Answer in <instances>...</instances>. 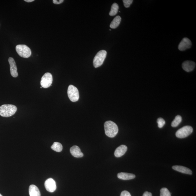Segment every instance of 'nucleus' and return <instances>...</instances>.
<instances>
[{
  "mask_svg": "<svg viewBox=\"0 0 196 196\" xmlns=\"http://www.w3.org/2000/svg\"><path fill=\"white\" fill-rule=\"evenodd\" d=\"M104 129L106 135L108 137H115L118 133V128L116 124L111 121H107L104 123Z\"/></svg>",
  "mask_w": 196,
  "mask_h": 196,
  "instance_id": "1",
  "label": "nucleus"
},
{
  "mask_svg": "<svg viewBox=\"0 0 196 196\" xmlns=\"http://www.w3.org/2000/svg\"><path fill=\"white\" fill-rule=\"evenodd\" d=\"M17 107L13 105L4 104L0 106V116L8 117L14 115L17 111Z\"/></svg>",
  "mask_w": 196,
  "mask_h": 196,
  "instance_id": "2",
  "label": "nucleus"
},
{
  "mask_svg": "<svg viewBox=\"0 0 196 196\" xmlns=\"http://www.w3.org/2000/svg\"><path fill=\"white\" fill-rule=\"evenodd\" d=\"M107 55V52L105 50H101L99 51L95 56L93 64L94 67L97 68L101 66L105 59Z\"/></svg>",
  "mask_w": 196,
  "mask_h": 196,
  "instance_id": "3",
  "label": "nucleus"
},
{
  "mask_svg": "<svg viewBox=\"0 0 196 196\" xmlns=\"http://www.w3.org/2000/svg\"><path fill=\"white\" fill-rule=\"evenodd\" d=\"M17 53L20 57L28 58L31 55V51L30 48L26 45L19 44L16 46Z\"/></svg>",
  "mask_w": 196,
  "mask_h": 196,
  "instance_id": "4",
  "label": "nucleus"
},
{
  "mask_svg": "<svg viewBox=\"0 0 196 196\" xmlns=\"http://www.w3.org/2000/svg\"><path fill=\"white\" fill-rule=\"evenodd\" d=\"M193 131V128L191 126H186L178 130L176 135L178 138L183 139L190 135Z\"/></svg>",
  "mask_w": 196,
  "mask_h": 196,
  "instance_id": "5",
  "label": "nucleus"
},
{
  "mask_svg": "<svg viewBox=\"0 0 196 196\" xmlns=\"http://www.w3.org/2000/svg\"><path fill=\"white\" fill-rule=\"evenodd\" d=\"M68 95L71 102H75L78 101L79 94L78 89L73 85H70L68 89Z\"/></svg>",
  "mask_w": 196,
  "mask_h": 196,
  "instance_id": "6",
  "label": "nucleus"
},
{
  "mask_svg": "<svg viewBox=\"0 0 196 196\" xmlns=\"http://www.w3.org/2000/svg\"><path fill=\"white\" fill-rule=\"evenodd\" d=\"M53 81V77L51 73H46L42 76L40 81V84L43 88H47L51 85Z\"/></svg>",
  "mask_w": 196,
  "mask_h": 196,
  "instance_id": "7",
  "label": "nucleus"
},
{
  "mask_svg": "<svg viewBox=\"0 0 196 196\" xmlns=\"http://www.w3.org/2000/svg\"><path fill=\"white\" fill-rule=\"evenodd\" d=\"M44 185L46 190L50 193H53L56 189V182L52 178H50L46 180Z\"/></svg>",
  "mask_w": 196,
  "mask_h": 196,
  "instance_id": "8",
  "label": "nucleus"
},
{
  "mask_svg": "<svg viewBox=\"0 0 196 196\" xmlns=\"http://www.w3.org/2000/svg\"><path fill=\"white\" fill-rule=\"evenodd\" d=\"M192 46V43L189 39L184 38L178 46V49L180 51H184L186 50L189 49Z\"/></svg>",
  "mask_w": 196,
  "mask_h": 196,
  "instance_id": "9",
  "label": "nucleus"
},
{
  "mask_svg": "<svg viewBox=\"0 0 196 196\" xmlns=\"http://www.w3.org/2000/svg\"><path fill=\"white\" fill-rule=\"evenodd\" d=\"M9 62L10 65L11 74L13 77H17L18 76V73L17 72V68L16 63L13 57H9Z\"/></svg>",
  "mask_w": 196,
  "mask_h": 196,
  "instance_id": "10",
  "label": "nucleus"
},
{
  "mask_svg": "<svg viewBox=\"0 0 196 196\" xmlns=\"http://www.w3.org/2000/svg\"><path fill=\"white\" fill-rule=\"evenodd\" d=\"M196 66L194 62L191 61H186L182 64V67L184 70L187 72H190L193 71Z\"/></svg>",
  "mask_w": 196,
  "mask_h": 196,
  "instance_id": "11",
  "label": "nucleus"
},
{
  "mask_svg": "<svg viewBox=\"0 0 196 196\" xmlns=\"http://www.w3.org/2000/svg\"><path fill=\"white\" fill-rule=\"evenodd\" d=\"M70 152L71 154L76 158H81L84 156L79 147L76 145L71 147Z\"/></svg>",
  "mask_w": 196,
  "mask_h": 196,
  "instance_id": "12",
  "label": "nucleus"
},
{
  "mask_svg": "<svg viewBox=\"0 0 196 196\" xmlns=\"http://www.w3.org/2000/svg\"><path fill=\"white\" fill-rule=\"evenodd\" d=\"M172 168L175 170L182 173L189 175L192 174V171L185 167L176 165L172 166Z\"/></svg>",
  "mask_w": 196,
  "mask_h": 196,
  "instance_id": "13",
  "label": "nucleus"
},
{
  "mask_svg": "<svg viewBox=\"0 0 196 196\" xmlns=\"http://www.w3.org/2000/svg\"><path fill=\"white\" fill-rule=\"evenodd\" d=\"M127 147L125 145H121L117 147L114 152V155L116 157H120L125 154L127 150Z\"/></svg>",
  "mask_w": 196,
  "mask_h": 196,
  "instance_id": "14",
  "label": "nucleus"
},
{
  "mask_svg": "<svg viewBox=\"0 0 196 196\" xmlns=\"http://www.w3.org/2000/svg\"><path fill=\"white\" fill-rule=\"evenodd\" d=\"M117 177L119 179L124 180H131L134 179L135 177V174L126 173V172H120L117 174Z\"/></svg>",
  "mask_w": 196,
  "mask_h": 196,
  "instance_id": "15",
  "label": "nucleus"
},
{
  "mask_svg": "<svg viewBox=\"0 0 196 196\" xmlns=\"http://www.w3.org/2000/svg\"><path fill=\"white\" fill-rule=\"evenodd\" d=\"M29 194L30 196H41L39 190L35 185H31L29 187Z\"/></svg>",
  "mask_w": 196,
  "mask_h": 196,
  "instance_id": "16",
  "label": "nucleus"
},
{
  "mask_svg": "<svg viewBox=\"0 0 196 196\" xmlns=\"http://www.w3.org/2000/svg\"><path fill=\"white\" fill-rule=\"evenodd\" d=\"M121 18L119 16H116L110 23V28L113 29L117 28L121 22Z\"/></svg>",
  "mask_w": 196,
  "mask_h": 196,
  "instance_id": "17",
  "label": "nucleus"
},
{
  "mask_svg": "<svg viewBox=\"0 0 196 196\" xmlns=\"http://www.w3.org/2000/svg\"><path fill=\"white\" fill-rule=\"evenodd\" d=\"M118 9H119V6L117 4L114 3L112 6L111 10L109 13L110 16H113L117 14Z\"/></svg>",
  "mask_w": 196,
  "mask_h": 196,
  "instance_id": "18",
  "label": "nucleus"
},
{
  "mask_svg": "<svg viewBox=\"0 0 196 196\" xmlns=\"http://www.w3.org/2000/svg\"><path fill=\"white\" fill-rule=\"evenodd\" d=\"M52 150L56 151V152H60L63 150V146L61 143L58 142H55L52 145L51 147Z\"/></svg>",
  "mask_w": 196,
  "mask_h": 196,
  "instance_id": "19",
  "label": "nucleus"
},
{
  "mask_svg": "<svg viewBox=\"0 0 196 196\" xmlns=\"http://www.w3.org/2000/svg\"><path fill=\"white\" fill-rule=\"evenodd\" d=\"M182 121V118L180 115L176 116L175 119L172 122L171 126L172 127H176L179 125Z\"/></svg>",
  "mask_w": 196,
  "mask_h": 196,
  "instance_id": "20",
  "label": "nucleus"
},
{
  "mask_svg": "<svg viewBox=\"0 0 196 196\" xmlns=\"http://www.w3.org/2000/svg\"><path fill=\"white\" fill-rule=\"evenodd\" d=\"M160 196H171V193L167 188H163L161 190Z\"/></svg>",
  "mask_w": 196,
  "mask_h": 196,
  "instance_id": "21",
  "label": "nucleus"
},
{
  "mask_svg": "<svg viewBox=\"0 0 196 196\" xmlns=\"http://www.w3.org/2000/svg\"><path fill=\"white\" fill-rule=\"evenodd\" d=\"M157 123L158 124V127L160 128H161L164 127L165 124V120L162 118H159L157 120Z\"/></svg>",
  "mask_w": 196,
  "mask_h": 196,
  "instance_id": "22",
  "label": "nucleus"
},
{
  "mask_svg": "<svg viewBox=\"0 0 196 196\" xmlns=\"http://www.w3.org/2000/svg\"><path fill=\"white\" fill-rule=\"evenodd\" d=\"M124 6L126 8H128L132 3L133 0H123Z\"/></svg>",
  "mask_w": 196,
  "mask_h": 196,
  "instance_id": "23",
  "label": "nucleus"
},
{
  "mask_svg": "<svg viewBox=\"0 0 196 196\" xmlns=\"http://www.w3.org/2000/svg\"><path fill=\"white\" fill-rule=\"evenodd\" d=\"M120 196H131V195L128 191H124L122 192Z\"/></svg>",
  "mask_w": 196,
  "mask_h": 196,
  "instance_id": "24",
  "label": "nucleus"
},
{
  "mask_svg": "<svg viewBox=\"0 0 196 196\" xmlns=\"http://www.w3.org/2000/svg\"><path fill=\"white\" fill-rule=\"evenodd\" d=\"M64 1V0H59V1H58V0H53V2L55 4L59 5L63 3Z\"/></svg>",
  "mask_w": 196,
  "mask_h": 196,
  "instance_id": "25",
  "label": "nucleus"
},
{
  "mask_svg": "<svg viewBox=\"0 0 196 196\" xmlns=\"http://www.w3.org/2000/svg\"><path fill=\"white\" fill-rule=\"evenodd\" d=\"M143 196H152V194L150 192L146 191L143 194Z\"/></svg>",
  "mask_w": 196,
  "mask_h": 196,
  "instance_id": "26",
  "label": "nucleus"
},
{
  "mask_svg": "<svg viewBox=\"0 0 196 196\" xmlns=\"http://www.w3.org/2000/svg\"><path fill=\"white\" fill-rule=\"evenodd\" d=\"M24 1L27 2H34V0H24Z\"/></svg>",
  "mask_w": 196,
  "mask_h": 196,
  "instance_id": "27",
  "label": "nucleus"
},
{
  "mask_svg": "<svg viewBox=\"0 0 196 196\" xmlns=\"http://www.w3.org/2000/svg\"><path fill=\"white\" fill-rule=\"evenodd\" d=\"M0 196H3L1 194H0Z\"/></svg>",
  "mask_w": 196,
  "mask_h": 196,
  "instance_id": "28",
  "label": "nucleus"
},
{
  "mask_svg": "<svg viewBox=\"0 0 196 196\" xmlns=\"http://www.w3.org/2000/svg\"><path fill=\"white\" fill-rule=\"evenodd\" d=\"M42 88V87H40V88Z\"/></svg>",
  "mask_w": 196,
  "mask_h": 196,
  "instance_id": "29",
  "label": "nucleus"
}]
</instances>
